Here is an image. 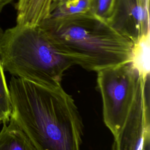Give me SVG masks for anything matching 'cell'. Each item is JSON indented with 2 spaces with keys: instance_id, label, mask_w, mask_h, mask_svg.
Returning <instances> with one entry per match:
<instances>
[{
  "instance_id": "cell-3",
  "label": "cell",
  "mask_w": 150,
  "mask_h": 150,
  "mask_svg": "<svg viewBox=\"0 0 150 150\" xmlns=\"http://www.w3.org/2000/svg\"><path fill=\"white\" fill-rule=\"evenodd\" d=\"M0 60L4 71L49 87L61 85L74 64L60 54L39 25L16 26L0 37Z\"/></svg>"
},
{
  "instance_id": "cell-6",
  "label": "cell",
  "mask_w": 150,
  "mask_h": 150,
  "mask_svg": "<svg viewBox=\"0 0 150 150\" xmlns=\"http://www.w3.org/2000/svg\"><path fill=\"white\" fill-rule=\"evenodd\" d=\"M108 23L133 43L150 32L149 8L142 0H116Z\"/></svg>"
},
{
  "instance_id": "cell-17",
  "label": "cell",
  "mask_w": 150,
  "mask_h": 150,
  "mask_svg": "<svg viewBox=\"0 0 150 150\" xmlns=\"http://www.w3.org/2000/svg\"><path fill=\"white\" fill-rule=\"evenodd\" d=\"M55 1H56V0H55Z\"/></svg>"
},
{
  "instance_id": "cell-14",
  "label": "cell",
  "mask_w": 150,
  "mask_h": 150,
  "mask_svg": "<svg viewBox=\"0 0 150 150\" xmlns=\"http://www.w3.org/2000/svg\"><path fill=\"white\" fill-rule=\"evenodd\" d=\"M144 4L146 6V7H148L149 8V0H142Z\"/></svg>"
},
{
  "instance_id": "cell-10",
  "label": "cell",
  "mask_w": 150,
  "mask_h": 150,
  "mask_svg": "<svg viewBox=\"0 0 150 150\" xmlns=\"http://www.w3.org/2000/svg\"><path fill=\"white\" fill-rule=\"evenodd\" d=\"M93 0H56L51 5L49 19H57L90 12Z\"/></svg>"
},
{
  "instance_id": "cell-12",
  "label": "cell",
  "mask_w": 150,
  "mask_h": 150,
  "mask_svg": "<svg viewBox=\"0 0 150 150\" xmlns=\"http://www.w3.org/2000/svg\"><path fill=\"white\" fill-rule=\"evenodd\" d=\"M116 0H93L90 12L108 22L115 7Z\"/></svg>"
},
{
  "instance_id": "cell-5",
  "label": "cell",
  "mask_w": 150,
  "mask_h": 150,
  "mask_svg": "<svg viewBox=\"0 0 150 150\" xmlns=\"http://www.w3.org/2000/svg\"><path fill=\"white\" fill-rule=\"evenodd\" d=\"M149 77H139L128 116L114 137L112 150L149 149Z\"/></svg>"
},
{
  "instance_id": "cell-7",
  "label": "cell",
  "mask_w": 150,
  "mask_h": 150,
  "mask_svg": "<svg viewBox=\"0 0 150 150\" xmlns=\"http://www.w3.org/2000/svg\"><path fill=\"white\" fill-rule=\"evenodd\" d=\"M53 0H18L16 24L38 25L49 16Z\"/></svg>"
},
{
  "instance_id": "cell-1",
  "label": "cell",
  "mask_w": 150,
  "mask_h": 150,
  "mask_svg": "<svg viewBox=\"0 0 150 150\" xmlns=\"http://www.w3.org/2000/svg\"><path fill=\"white\" fill-rule=\"evenodd\" d=\"M10 118L35 150H80L83 125L71 96L62 87H49L13 76L9 84Z\"/></svg>"
},
{
  "instance_id": "cell-16",
  "label": "cell",
  "mask_w": 150,
  "mask_h": 150,
  "mask_svg": "<svg viewBox=\"0 0 150 150\" xmlns=\"http://www.w3.org/2000/svg\"><path fill=\"white\" fill-rule=\"evenodd\" d=\"M53 1H55V0H53Z\"/></svg>"
},
{
  "instance_id": "cell-11",
  "label": "cell",
  "mask_w": 150,
  "mask_h": 150,
  "mask_svg": "<svg viewBox=\"0 0 150 150\" xmlns=\"http://www.w3.org/2000/svg\"><path fill=\"white\" fill-rule=\"evenodd\" d=\"M2 33V30L0 27V37ZM11 111L12 104L9 90L0 60V120L2 123L9 122Z\"/></svg>"
},
{
  "instance_id": "cell-8",
  "label": "cell",
  "mask_w": 150,
  "mask_h": 150,
  "mask_svg": "<svg viewBox=\"0 0 150 150\" xmlns=\"http://www.w3.org/2000/svg\"><path fill=\"white\" fill-rule=\"evenodd\" d=\"M2 124L0 150H35L27 136L12 118L8 122Z\"/></svg>"
},
{
  "instance_id": "cell-9",
  "label": "cell",
  "mask_w": 150,
  "mask_h": 150,
  "mask_svg": "<svg viewBox=\"0 0 150 150\" xmlns=\"http://www.w3.org/2000/svg\"><path fill=\"white\" fill-rule=\"evenodd\" d=\"M130 64L139 77L145 79L150 73V32L133 42Z\"/></svg>"
},
{
  "instance_id": "cell-2",
  "label": "cell",
  "mask_w": 150,
  "mask_h": 150,
  "mask_svg": "<svg viewBox=\"0 0 150 150\" xmlns=\"http://www.w3.org/2000/svg\"><path fill=\"white\" fill-rule=\"evenodd\" d=\"M59 51L87 71L130 63L132 42L90 12L39 24Z\"/></svg>"
},
{
  "instance_id": "cell-13",
  "label": "cell",
  "mask_w": 150,
  "mask_h": 150,
  "mask_svg": "<svg viewBox=\"0 0 150 150\" xmlns=\"http://www.w3.org/2000/svg\"><path fill=\"white\" fill-rule=\"evenodd\" d=\"M13 0H0V11L6 5L9 4Z\"/></svg>"
},
{
  "instance_id": "cell-4",
  "label": "cell",
  "mask_w": 150,
  "mask_h": 150,
  "mask_svg": "<svg viewBox=\"0 0 150 150\" xmlns=\"http://www.w3.org/2000/svg\"><path fill=\"white\" fill-rule=\"evenodd\" d=\"M97 73V87L103 102V121L115 137L128 116L139 76L129 63Z\"/></svg>"
},
{
  "instance_id": "cell-15",
  "label": "cell",
  "mask_w": 150,
  "mask_h": 150,
  "mask_svg": "<svg viewBox=\"0 0 150 150\" xmlns=\"http://www.w3.org/2000/svg\"><path fill=\"white\" fill-rule=\"evenodd\" d=\"M2 123V121L0 120V125H1Z\"/></svg>"
}]
</instances>
